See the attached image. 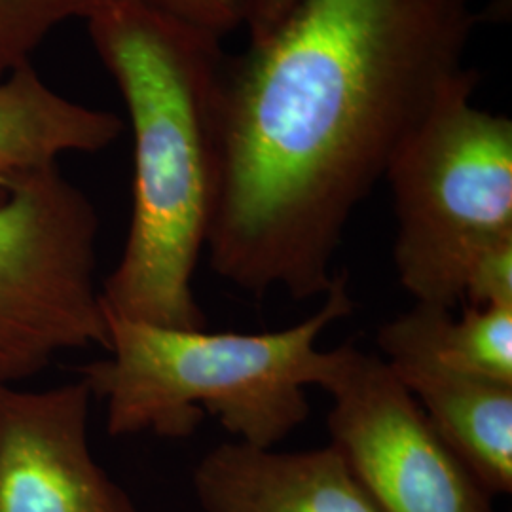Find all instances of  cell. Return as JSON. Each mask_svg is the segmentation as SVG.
<instances>
[{
	"label": "cell",
	"instance_id": "cell-9",
	"mask_svg": "<svg viewBox=\"0 0 512 512\" xmlns=\"http://www.w3.org/2000/svg\"><path fill=\"white\" fill-rule=\"evenodd\" d=\"M192 488L205 512H382L330 444L279 452L222 442L198 461Z\"/></svg>",
	"mask_w": 512,
	"mask_h": 512
},
{
	"label": "cell",
	"instance_id": "cell-2",
	"mask_svg": "<svg viewBox=\"0 0 512 512\" xmlns=\"http://www.w3.org/2000/svg\"><path fill=\"white\" fill-rule=\"evenodd\" d=\"M86 23L133 133L131 222L101 285L103 308L118 319L205 330L194 275L213 209L220 38L135 0H103Z\"/></svg>",
	"mask_w": 512,
	"mask_h": 512
},
{
	"label": "cell",
	"instance_id": "cell-8",
	"mask_svg": "<svg viewBox=\"0 0 512 512\" xmlns=\"http://www.w3.org/2000/svg\"><path fill=\"white\" fill-rule=\"evenodd\" d=\"M380 357L420 404L442 440L495 497L512 492V384L440 361L399 317L376 336Z\"/></svg>",
	"mask_w": 512,
	"mask_h": 512
},
{
	"label": "cell",
	"instance_id": "cell-7",
	"mask_svg": "<svg viewBox=\"0 0 512 512\" xmlns=\"http://www.w3.org/2000/svg\"><path fill=\"white\" fill-rule=\"evenodd\" d=\"M92 389L0 385V512H139L90 448Z\"/></svg>",
	"mask_w": 512,
	"mask_h": 512
},
{
	"label": "cell",
	"instance_id": "cell-12",
	"mask_svg": "<svg viewBox=\"0 0 512 512\" xmlns=\"http://www.w3.org/2000/svg\"><path fill=\"white\" fill-rule=\"evenodd\" d=\"M211 37L243 27L249 0H135Z\"/></svg>",
	"mask_w": 512,
	"mask_h": 512
},
{
	"label": "cell",
	"instance_id": "cell-3",
	"mask_svg": "<svg viewBox=\"0 0 512 512\" xmlns=\"http://www.w3.org/2000/svg\"><path fill=\"white\" fill-rule=\"evenodd\" d=\"M346 272L336 274L310 317L275 332H207L107 315V357L78 370L107 408L112 437H190L205 416L238 442L275 448L310 418L319 336L355 304Z\"/></svg>",
	"mask_w": 512,
	"mask_h": 512
},
{
	"label": "cell",
	"instance_id": "cell-1",
	"mask_svg": "<svg viewBox=\"0 0 512 512\" xmlns=\"http://www.w3.org/2000/svg\"><path fill=\"white\" fill-rule=\"evenodd\" d=\"M473 0H300L224 59L211 270L255 298L323 296L351 215L465 65Z\"/></svg>",
	"mask_w": 512,
	"mask_h": 512
},
{
	"label": "cell",
	"instance_id": "cell-5",
	"mask_svg": "<svg viewBox=\"0 0 512 512\" xmlns=\"http://www.w3.org/2000/svg\"><path fill=\"white\" fill-rule=\"evenodd\" d=\"M0 192V385H21L65 351L109 348L99 219L57 165Z\"/></svg>",
	"mask_w": 512,
	"mask_h": 512
},
{
	"label": "cell",
	"instance_id": "cell-13",
	"mask_svg": "<svg viewBox=\"0 0 512 512\" xmlns=\"http://www.w3.org/2000/svg\"><path fill=\"white\" fill-rule=\"evenodd\" d=\"M300 0H249L243 27L249 31V42L268 37L289 16Z\"/></svg>",
	"mask_w": 512,
	"mask_h": 512
},
{
	"label": "cell",
	"instance_id": "cell-11",
	"mask_svg": "<svg viewBox=\"0 0 512 512\" xmlns=\"http://www.w3.org/2000/svg\"><path fill=\"white\" fill-rule=\"evenodd\" d=\"M103 0H0V78L31 63L57 25L86 19Z\"/></svg>",
	"mask_w": 512,
	"mask_h": 512
},
{
	"label": "cell",
	"instance_id": "cell-10",
	"mask_svg": "<svg viewBox=\"0 0 512 512\" xmlns=\"http://www.w3.org/2000/svg\"><path fill=\"white\" fill-rule=\"evenodd\" d=\"M109 110L73 101L40 76L33 63L0 78V188L25 173L54 167L65 154H93L122 133Z\"/></svg>",
	"mask_w": 512,
	"mask_h": 512
},
{
	"label": "cell",
	"instance_id": "cell-4",
	"mask_svg": "<svg viewBox=\"0 0 512 512\" xmlns=\"http://www.w3.org/2000/svg\"><path fill=\"white\" fill-rule=\"evenodd\" d=\"M461 73L387 165L397 219L393 262L414 304L454 311L476 264L512 243V120L473 103Z\"/></svg>",
	"mask_w": 512,
	"mask_h": 512
},
{
	"label": "cell",
	"instance_id": "cell-6",
	"mask_svg": "<svg viewBox=\"0 0 512 512\" xmlns=\"http://www.w3.org/2000/svg\"><path fill=\"white\" fill-rule=\"evenodd\" d=\"M313 387L329 393L330 446L382 512H495L378 353L355 342L323 351Z\"/></svg>",
	"mask_w": 512,
	"mask_h": 512
}]
</instances>
